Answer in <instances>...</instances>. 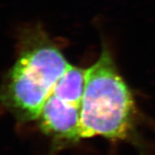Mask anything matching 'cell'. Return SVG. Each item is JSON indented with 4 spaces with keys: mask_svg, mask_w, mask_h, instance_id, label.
<instances>
[{
    "mask_svg": "<svg viewBox=\"0 0 155 155\" xmlns=\"http://www.w3.org/2000/svg\"><path fill=\"white\" fill-rule=\"evenodd\" d=\"M71 64L47 41H28L0 86V103L23 120L38 119L45 102Z\"/></svg>",
    "mask_w": 155,
    "mask_h": 155,
    "instance_id": "obj_2",
    "label": "cell"
},
{
    "mask_svg": "<svg viewBox=\"0 0 155 155\" xmlns=\"http://www.w3.org/2000/svg\"><path fill=\"white\" fill-rule=\"evenodd\" d=\"M81 105L51 93L38 117L44 133L66 140L80 139Z\"/></svg>",
    "mask_w": 155,
    "mask_h": 155,
    "instance_id": "obj_3",
    "label": "cell"
},
{
    "mask_svg": "<svg viewBox=\"0 0 155 155\" xmlns=\"http://www.w3.org/2000/svg\"><path fill=\"white\" fill-rule=\"evenodd\" d=\"M133 97L104 50L85 71L80 112V139L103 136L124 139L130 133L134 116Z\"/></svg>",
    "mask_w": 155,
    "mask_h": 155,
    "instance_id": "obj_1",
    "label": "cell"
}]
</instances>
